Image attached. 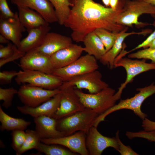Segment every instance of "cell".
<instances>
[{
	"mask_svg": "<svg viewBox=\"0 0 155 155\" xmlns=\"http://www.w3.org/2000/svg\"><path fill=\"white\" fill-rule=\"evenodd\" d=\"M70 1L71 8L64 25L71 30V38L74 41L83 42L88 33L97 28L119 33L127 27L116 22L123 7L114 9L93 0Z\"/></svg>",
	"mask_w": 155,
	"mask_h": 155,
	"instance_id": "obj_1",
	"label": "cell"
},
{
	"mask_svg": "<svg viewBox=\"0 0 155 155\" xmlns=\"http://www.w3.org/2000/svg\"><path fill=\"white\" fill-rule=\"evenodd\" d=\"M139 92L130 98L121 100L117 104L107 110L96 119L93 126L97 127L99 123L104 120L109 114L116 111L127 109L133 111L142 120L147 117V115L141 110V106L144 101L148 97L155 93V85L153 83L150 85L136 89Z\"/></svg>",
	"mask_w": 155,
	"mask_h": 155,
	"instance_id": "obj_2",
	"label": "cell"
},
{
	"mask_svg": "<svg viewBox=\"0 0 155 155\" xmlns=\"http://www.w3.org/2000/svg\"><path fill=\"white\" fill-rule=\"evenodd\" d=\"M98 116L93 110L85 108L71 115L56 120V128L62 132L64 136L79 131L87 134Z\"/></svg>",
	"mask_w": 155,
	"mask_h": 155,
	"instance_id": "obj_3",
	"label": "cell"
},
{
	"mask_svg": "<svg viewBox=\"0 0 155 155\" xmlns=\"http://www.w3.org/2000/svg\"><path fill=\"white\" fill-rule=\"evenodd\" d=\"M144 14H149L155 18V6L142 0H125L116 22L125 26L135 25L139 28L152 24L138 21L139 17Z\"/></svg>",
	"mask_w": 155,
	"mask_h": 155,
	"instance_id": "obj_4",
	"label": "cell"
},
{
	"mask_svg": "<svg viewBox=\"0 0 155 155\" xmlns=\"http://www.w3.org/2000/svg\"><path fill=\"white\" fill-rule=\"evenodd\" d=\"M75 91L84 107L93 110L98 116L116 104L115 91L109 87L95 94L85 93L77 89Z\"/></svg>",
	"mask_w": 155,
	"mask_h": 155,
	"instance_id": "obj_5",
	"label": "cell"
},
{
	"mask_svg": "<svg viewBox=\"0 0 155 155\" xmlns=\"http://www.w3.org/2000/svg\"><path fill=\"white\" fill-rule=\"evenodd\" d=\"M124 51V49H123L115 59L114 63V68L123 67L125 69L127 74L125 81L121 84L118 91L114 95L116 101L121 98L123 90L135 76L142 73L155 69V63H147L145 59L139 60L132 59L128 57H123L125 55Z\"/></svg>",
	"mask_w": 155,
	"mask_h": 155,
	"instance_id": "obj_6",
	"label": "cell"
},
{
	"mask_svg": "<svg viewBox=\"0 0 155 155\" xmlns=\"http://www.w3.org/2000/svg\"><path fill=\"white\" fill-rule=\"evenodd\" d=\"M98 67L96 59L87 54L66 66L55 69L52 74L65 82L76 76L97 70Z\"/></svg>",
	"mask_w": 155,
	"mask_h": 155,
	"instance_id": "obj_7",
	"label": "cell"
},
{
	"mask_svg": "<svg viewBox=\"0 0 155 155\" xmlns=\"http://www.w3.org/2000/svg\"><path fill=\"white\" fill-rule=\"evenodd\" d=\"M15 80L19 84L27 83L48 90L58 88L63 82L60 78L53 74L27 70L19 71Z\"/></svg>",
	"mask_w": 155,
	"mask_h": 155,
	"instance_id": "obj_8",
	"label": "cell"
},
{
	"mask_svg": "<svg viewBox=\"0 0 155 155\" xmlns=\"http://www.w3.org/2000/svg\"><path fill=\"white\" fill-rule=\"evenodd\" d=\"M18 90L17 94L21 102L24 105L33 108L48 101L61 91L58 88L48 90L28 84L21 86Z\"/></svg>",
	"mask_w": 155,
	"mask_h": 155,
	"instance_id": "obj_9",
	"label": "cell"
},
{
	"mask_svg": "<svg viewBox=\"0 0 155 155\" xmlns=\"http://www.w3.org/2000/svg\"><path fill=\"white\" fill-rule=\"evenodd\" d=\"M75 87L79 89L87 90L90 94L98 93L109 87L102 80L101 73L97 70L73 78L68 81L63 82L58 88L60 90L67 87Z\"/></svg>",
	"mask_w": 155,
	"mask_h": 155,
	"instance_id": "obj_10",
	"label": "cell"
},
{
	"mask_svg": "<svg viewBox=\"0 0 155 155\" xmlns=\"http://www.w3.org/2000/svg\"><path fill=\"white\" fill-rule=\"evenodd\" d=\"M61 90L60 105L53 118L58 120L71 115L85 108L76 93L74 87H69Z\"/></svg>",
	"mask_w": 155,
	"mask_h": 155,
	"instance_id": "obj_11",
	"label": "cell"
},
{
	"mask_svg": "<svg viewBox=\"0 0 155 155\" xmlns=\"http://www.w3.org/2000/svg\"><path fill=\"white\" fill-rule=\"evenodd\" d=\"M19 66L23 70L40 71L52 74L54 70L50 57L34 49L26 52L20 59Z\"/></svg>",
	"mask_w": 155,
	"mask_h": 155,
	"instance_id": "obj_12",
	"label": "cell"
},
{
	"mask_svg": "<svg viewBox=\"0 0 155 155\" xmlns=\"http://www.w3.org/2000/svg\"><path fill=\"white\" fill-rule=\"evenodd\" d=\"M97 127L92 126L86 134V146L90 155H101L108 147L117 151L118 145L116 137H108L101 134Z\"/></svg>",
	"mask_w": 155,
	"mask_h": 155,
	"instance_id": "obj_13",
	"label": "cell"
},
{
	"mask_svg": "<svg viewBox=\"0 0 155 155\" xmlns=\"http://www.w3.org/2000/svg\"><path fill=\"white\" fill-rule=\"evenodd\" d=\"M86 134L79 131L69 135L57 138L40 140V142L48 144H55L65 146L70 151L81 155H88L86 146Z\"/></svg>",
	"mask_w": 155,
	"mask_h": 155,
	"instance_id": "obj_14",
	"label": "cell"
},
{
	"mask_svg": "<svg viewBox=\"0 0 155 155\" xmlns=\"http://www.w3.org/2000/svg\"><path fill=\"white\" fill-rule=\"evenodd\" d=\"M26 30L21 23L18 13L14 17L7 19H0V33L17 47L21 40L22 33Z\"/></svg>",
	"mask_w": 155,
	"mask_h": 155,
	"instance_id": "obj_15",
	"label": "cell"
},
{
	"mask_svg": "<svg viewBox=\"0 0 155 155\" xmlns=\"http://www.w3.org/2000/svg\"><path fill=\"white\" fill-rule=\"evenodd\" d=\"M72 43L71 37L56 33L49 32L46 36L42 44L34 49L50 57L57 52Z\"/></svg>",
	"mask_w": 155,
	"mask_h": 155,
	"instance_id": "obj_16",
	"label": "cell"
},
{
	"mask_svg": "<svg viewBox=\"0 0 155 155\" xmlns=\"http://www.w3.org/2000/svg\"><path fill=\"white\" fill-rule=\"evenodd\" d=\"M61 92L49 100L36 107L33 108L24 105L22 106H18L17 108L21 113L29 115L33 118L46 116L53 118L60 105Z\"/></svg>",
	"mask_w": 155,
	"mask_h": 155,
	"instance_id": "obj_17",
	"label": "cell"
},
{
	"mask_svg": "<svg viewBox=\"0 0 155 155\" xmlns=\"http://www.w3.org/2000/svg\"><path fill=\"white\" fill-rule=\"evenodd\" d=\"M17 6L28 7L39 13L48 23L58 22L55 10L48 0H11Z\"/></svg>",
	"mask_w": 155,
	"mask_h": 155,
	"instance_id": "obj_18",
	"label": "cell"
},
{
	"mask_svg": "<svg viewBox=\"0 0 155 155\" xmlns=\"http://www.w3.org/2000/svg\"><path fill=\"white\" fill-rule=\"evenodd\" d=\"M84 51V47L73 43L58 51L50 57L53 68L57 69L69 65L79 58Z\"/></svg>",
	"mask_w": 155,
	"mask_h": 155,
	"instance_id": "obj_19",
	"label": "cell"
},
{
	"mask_svg": "<svg viewBox=\"0 0 155 155\" xmlns=\"http://www.w3.org/2000/svg\"><path fill=\"white\" fill-rule=\"evenodd\" d=\"M51 28L49 25L27 30L28 34L21 40L17 47L20 51L26 53L40 46Z\"/></svg>",
	"mask_w": 155,
	"mask_h": 155,
	"instance_id": "obj_20",
	"label": "cell"
},
{
	"mask_svg": "<svg viewBox=\"0 0 155 155\" xmlns=\"http://www.w3.org/2000/svg\"><path fill=\"white\" fill-rule=\"evenodd\" d=\"M128 27H126L122 31L114 44L111 49L107 51L100 60V61L104 65H108L109 68L112 69L114 68V63L115 59L121 52L123 48V43L125 39L127 36L133 34L146 35L151 33L152 30L147 29L140 32H126Z\"/></svg>",
	"mask_w": 155,
	"mask_h": 155,
	"instance_id": "obj_21",
	"label": "cell"
},
{
	"mask_svg": "<svg viewBox=\"0 0 155 155\" xmlns=\"http://www.w3.org/2000/svg\"><path fill=\"white\" fill-rule=\"evenodd\" d=\"M35 131L41 139L57 138L64 136L56 128L57 121L46 116L34 118Z\"/></svg>",
	"mask_w": 155,
	"mask_h": 155,
	"instance_id": "obj_22",
	"label": "cell"
},
{
	"mask_svg": "<svg viewBox=\"0 0 155 155\" xmlns=\"http://www.w3.org/2000/svg\"><path fill=\"white\" fill-rule=\"evenodd\" d=\"M17 7L20 20L26 30L49 25V23L37 12L27 7L21 6Z\"/></svg>",
	"mask_w": 155,
	"mask_h": 155,
	"instance_id": "obj_23",
	"label": "cell"
},
{
	"mask_svg": "<svg viewBox=\"0 0 155 155\" xmlns=\"http://www.w3.org/2000/svg\"><path fill=\"white\" fill-rule=\"evenodd\" d=\"M83 42L85 45L84 51L94 56L97 60H100L106 53L103 43L94 31L88 33Z\"/></svg>",
	"mask_w": 155,
	"mask_h": 155,
	"instance_id": "obj_24",
	"label": "cell"
},
{
	"mask_svg": "<svg viewBox=\"0 0 155 155\" xmlns=\"http://www.w3.org/2000/svg\"><path fill=\"white\" fill-rule=\"evenodd\" d=\"M0 129L1 131H13L15 130L24 131L31 123L19 118H15L6 113L0 106Z\"/></svg>",
	"mask_w": 155,
	"mask_h": 155,
	"instance_id": "obj_25",
	"label": "cell"
},
{
	"mask_svg": "<svg viewBox=\"0 0 155 155\" xmlns=\"http://www.w3.org/2000/svg\"><path fill=\"white\" fill-rule=\"evenodd\" d=\"M48 0L55 8L58 22L60 25H64L70 14V7L72 6L70 0Z\"/></svg>",
	"mask_w": 155,
	"mask_h": 155,
	"instance_id": "obj_26",
	"label": "cell"
},
{
	"mask_svg": "<svg viewBox=\"0 0 155 155\" xmlns=\"http://www.w3.org/2000/svg\"><path fill=\"white\" fill-rule=\"evenodd\" d=\"M26 136L23 145L16 152L17 155H20L28 150L36 149L40 142V137L35 130L28 129L26 131Z\"/></svg>",
	"mask_w": 155,
	"mask_h": 155,
	"instance_id": "obj_27",
	"label": "cell"
},
{
	"mask_svg": "<svg viewBox=\"0 0 155 155\" xmlns=\"http://www.w3.org/2000/svg\"><path fill=\"white\" fill-rule=\"evenodd\" d=\"M94 31L103 43L106 52L112 47L122 32L116 33L102 28L96 29Z\"/></svg>",
	"mask_w": 155,
	"mask_h": 155,
	"instance_id": "obj_28",
	"label": "cell"
},
{
	"mask_svg": "<svg viewBox=\"0 0 155 155\" xmlns=\"http://www.w3.org/2000/svg\"><path fill=\"white\" fill-rule=\"evenodd\" d=\"M36 149L46 155H75L76 153L56 146L40 142Z\"/></svg>",
	"mask_w": 155,
	"mask_h": 155,
	"instance_id": "obj_29",
	"label": "cell"
},
{
	"mask_svg": "<svg viewBox=\"0 0 155 155\" xmlns=\"http://www.w3.org/2000/svg\"><path fill=\"white\" fill-rule=\"evenodd\" d=\"M18 90L13 87L7 88H0V100L3 101L2 106L8 108L12 105L13 98Z\"/></svg>",
	"mask_w": 155,
	"mask_h": 155,
	"instance_id": "obj_30",
	"label": "cell"
},
{
	"mask_svg": "<svg viewBox=\"0 0 155 155\" xmlns=\"http://www.w3.org/2000/svg\"><path fill=\"white\" fill-rule=\"evenodd\" d=\"M130 58L149 59L155 63V49L146 48L131 53L128 55Z\"/></svg>",
	"mask_w": 155,
	"mask_h": 155,
	"instance_id": "obj_31",
	"label": "cell"
},
{
	"mask_svg": "<svg viewBox=\"0 0 155 155\" xmlns=\"http://www.w3.org/2000/svg\"><path fill=\"white\" fill-rule=\"evenodd\" d=\"M22 130H15L11 133L12 139V146L16 152L21 147L24 143L26 136V132Z\"/></svg>",
	"mask_w": 155,
	"mask_h": 155,
	"instance_id": "obj_32",
	"label": "cell"
},
{
	"mask_svg": "<svg viewBox=\"0 0 155 155\" xmlns=\"http://www.w3.org/2000/svg\"><path fill=\"white\" fill-rule=\"evenodd\" d=\"M125 135L130 139L136 137L142 138L155 142V131H146L144 130L137 132L127 131Z\"/></svg>",
	"mask_w": 155,
	"mask_h": 155,
	"instance_id": "obj_33",
	"label": "cell"
},
{
	"mask_svg": "<svg viewBox=\"0 0 155 155\" xmlns=\"http://www.w3.org/2000/svg\"><path fill=\"white\" fill-rule=\"evenodd\" d=\"M119 131H117L116 133L115 137L118 145L117 151L121 155H138V153L134 151L129 146H126L121 141L119 137Z\"/></svg>",
	"mask_w": 155,
	"mask_h": 155,
	"instance_id": "obj_34",
	"label": "cell"
},
{
	"mask_svg": "<svg viewBox=\"0 0 155 155\" xmlns=\"http://www.w3.org/2000/svg\"><path fill=\"white\" fill-rule=\"evenodd\" d=\"M0 19H8L14 17L15 15L10 9L7 0H0Z\"/></svg>",
	"mask_w": 155,
	"mask_h": 155,
	"instance_id": "obj_35",
	"label": "cell"
},
{
	"mask_svg": "<svg viewBox=\"0 0 155 155\" xmlns=\"http://www.w3.org/2000/svg\"><path fill=\"white\" fill-rule=\"evenodd\" d=\"M18 72L15 70L4 71L0 72V84L5 85L10 83L13 78L16 77Z\"/></svg>",
	"mask_w": 155,
	"mask_h": 155,
	"instance_id": "obj_36",
	"label": "cell"
},
{
	"mask_svg": "<svg viewBox=\"0 0 155 155\" xmlns=\"http://www.w3.org/2000/svg\"><path fill=\"white\" fill-rule=\"evenodd\" d=\"M14 44H13L10 42L6 46L0 44V59H6L11 56L14 52Z\"/></svg>",
	"mask_w": 155,
	"mask_h": 155,
	"instance_id": "obj_37",
	"label": "cell"
},
{
	"mask_svg": "<svg viewBox=\"0 0 155 155\" xmlns=\"http://www.w3.org/2000/svg\"><path fill=\"white\" fill-rule=\"evenodd\" d=\"M26 53L21 52L18 49L17 46L15 44L14 52L13 54L9 58L5 59H0V67H1L5 64L14 60L20 59Z\"/></svg>",
	"mask_w": 155,
	"mask_h": 155,
	"instance_id": "obj_38",
	"label": "cell"
},
{
	"mask_svg": "<svg viewBox=\"0 0 155 155\" xmlns=\"http://www.w3.org/2000/svg\"><path fill=\"white\" fill-rule=\"evenodd\" d=\"M152 24L155 28V21L153 22ZM155 38V29L154 31L151 33L150 34L144 41L134 49L129 51H127L128 53L129 52L142 47H143L145 49L146 48L148 44Z\"/></svg>",
	"mask_w": 155,
	"mask_h": 155,
	"instance_id": "obj_39",
	"label": "cell"
},
{
	"mask_svg": "<svg viewBox=\"0 0 155 155\" xmlns=\"http://www.w3.org/2000/svg\"><path fill=\"white\" fill-rule=\"evenodd\" d=\"M142 126L144 130L146 131H155V121L147 118L142 120Z\"/></svg>",
	"mask_w": 155,
	"mask_h": 155,
	"instance_id": "obj_40",
	"label": "cell"
},
{
	"mask_svg": "<svg viewBox=\"0 0 155 155\" xmlns=\"http://www.w3.org/2000/svg\"><path fill=\"white\" fill-rule=\"evenodd\" d=\"M125 0H110V6L114 9L124 5Z\"/></svg>",
	"mask_w": 155,
	"mask_h": 155,
	"instance_id": "obj_41",
	"label": "cell"
},
{
	"mask_svg": "<svg viewBox=\"0 0 155 155\" xmlns=\"http://www.w3.org/2000/svg\"><path fill=\"white\" fill-rule=\"evenodd\" d=\"M9 42V40L2 35H0V43L1 44H6Z\"/></svg>",
	"mask_w": 155,
	"mask_h": 155,
	"instance_id": "obj_42",
	"label": "cell"
},
{
	"mask_svg": "<svg viewBox=\"0 0 155 155\" xmlns=\"http://www.w3.org/2000/svg\"><path fill=\"white\" fill-rule=\"evenodd\" d=\"M146 48L155 49V38L152 40L147 46Z\"/></svg>",
	"mask_w": 155,
	"mask_h": 155,
	"instance_id": "obj_43",
	"label": "cell"
},
{
	"mask_svg": "<svg viewBox=\"0 0 155 155\" xmlns=\"http://www.w3.org/2000/svg\"><path fill=\"white\" fill-rule=\"evenodd\" d=\"M102 1L106 7L110 6V0H102Z\"/></svg>",
	"mask_w": 155,
	"mask_h": 155,
	"instance_id": "obj_44",
	"label": "cell"
},
{
	"mask_svg": "<svg viewBox=\"0 0 155 155\" xmlns=\"http://www.w3.org/2000/svg\"><path fill=\"white\" fill-rule=\"evenodd\" d=\"M142 0L155 6V0Z\"/></svg>",
	"mask_w": 155,
	"mask_h": 155,
	"instance_id": "obj_45",
	"label": "cell"
}]
</instances>
